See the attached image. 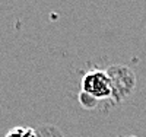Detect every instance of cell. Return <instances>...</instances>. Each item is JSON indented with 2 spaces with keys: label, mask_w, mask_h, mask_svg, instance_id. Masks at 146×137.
Returning a JSON list of instances; mask_svg holds the SVG:
<instances>
[{
  "label": "cell",
  "mask_w": 146,
  "mask_h": 137,
  "mask_svg": "<svg viewBox=\"0 0 146 137\" xmlns=\"http://www.w3.org/2000/svg\"><path fill=\"white\" fill-rule=\"evenodd\" d=\"M107 73L111 80V99L115 102H123L127 99L136 88V76L131 71V69L121 66V64H113L107 69Z\"/></svg>",
  "instance_id": "obj_1"
},
{
  "label": "cell",
  "mask_w": 146,
  "mask_h": 137,
  "mask_svg": "<svg viewBox=\"0 0 146 137\" xmlns=\"http://www.w3.org/2000/svg\"><path fill=\"white\" fill-rule=\"evenodd\" d=\"M82 92L92 95L98 101L111 98V80L107 70L92 69L85 73V76L82 77Z\"/></svg>",
  "instance_id": "obj_2"
},
{
  "label": "cell",
  "mask_w": 146,
  "mask_h": 137,
  "mask_svg": "<svg viewBox=\"0 0 146 137\" xmlns=\"http://www.w3.org/2000/svg\"><path fill=\"white\" fill-rule=\"evenodd\" d=\"M6 137H38L36 131L31 127H13L7 131Z\"/></svg>",
  "instance_id": "obj_3"
},
{
  "label": "cell",
  "mask_w": 146,
  "mask_h": 137,
  "mask_svg": "<svg viewBox=\"0 0 146 137\" xmlns=\"http://www.w3.org/2000/svg\"><path fill=\"white\" fill-rule=\"evenodd\" d=\"M79 102H80V105L83 107V108H86V109H94L96 105H98V99L96 98H94L92 95H89V93H86V92H82L80 91V93H79Z\"/></svg>",
  "instance_id": "obj_4"
},
{
  "label": "cell",
  "mask_w": 146,
  "mask_h": 137,
  "mask_svg": "<svg viewBox=\"0 0 146 137\" xmlns=\"http://www.w3.org/2000/svg\"><path fill=\"white\" fill-rule=\"evenodd\" d=\"M127 137H136V136H127Z\"/></svg>",
  "instance_id": "obj_5"
}]
</instances>
